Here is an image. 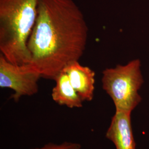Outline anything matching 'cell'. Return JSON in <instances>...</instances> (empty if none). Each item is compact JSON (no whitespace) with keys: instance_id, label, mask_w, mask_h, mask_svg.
Returning a JSON list of instances; mask_svg holds the SVG:
<instances>
[{"instance_id":"cell-1","label":"cell","mask_w":149,"mask_h":149,"mask_svg":"<svg viewBox=\"0 0 149 149\" xmlns=\"http://www.w3.org/2000/svg\"><path fill=\"white\" fill-rule=\"evenodd\" d=\"M88 28L73 0H39L37 17L29 37V64L42 77L54 80L85 51Z\"/></svg>"},{"instance_id":"cell-4","label":"cell","mask_w":149,"mask_h":149,"mask_svg":"<svg viewBox=\"0 0 149 149\" xmlns=\"http://www.w3.org/2000/svg\"><path fill=\"white\" fill-rule=\"evenodd\" d=\"M41 77L40 72L30 64H12L0 54V87L13 91L11 98L15 101H18L22 97L37 93Z\"/></svg>"},{"instance_id":"cell-5","label":"cell","mask_w":149,"mask_h":149,"mask_svg":"<svg viewBox=\"0 0 149 149\" xmlns=\"http://www.w3.org/2000/svg\"><path fill=\"white\" fill-rule=\"evenodd\" d=\"M132 113L116 111L106 134L116 149H136L132 125Z\"/></svg>"},{"instance_id":"cell-3","label":"cell","mask_w":149,"mask_h":149,"mask_svg":"<svg viewBox=\"0 0 149 149\" xmlns=\"http://www.w3.org/2000/svg\"><path fill=\"white\" fill-rule=\"evenodd\" d=\"M141 65L139 59H134L103 71L102 87L111 98L116 111L132 113L141 101L139 91L144 81Z\"/></svg>"},{"instance_id":"cell-2","label":"cell","mask_w":149,"mask_h":149,"mask_svg":"<svg viewBox=\"0 0 149 149\" xmlns=\"http://www.w3.org/2000/svg\"><path fill=\"white\" fill-rule=\"evenodd\" d=\"M39 0H0V52L18 65L29 64L27 43L37 17Z\"/></svg>"},{"instance_id":"cell-6","label":"cell","mask_w":149,"mask_h":149,"mask_svg":"<svg viewBox=\"0 0 149 149\" xmlns=\"http://www.w3.org/2000/svg\"><path fill=\"white\" fill-rule=\"evenodd\" d=\"M70 81L83 101H91L94 97L95 72L79 61L67 65L64 70Z\"/></svg>"},{"instance_id":"cell-7","label":"cell","mask_w":149,"mask_h":149,"mask_svg":"<svg viewBox=\"0 0 149 149\" xmlns=\"http://www.w3.org/2000/svg\"><path fill=\"white\" fill-rule=\"evenodd\" d=\"M56 84L52 92L54 102L70 108H81L83 101L74 90L67 74L63 70L54 79Z\"/></svg>"},{"instance_id":"cell-8","label":"cell","mask_w":149,"mask_h":149,"mask_svg":"<svg viewBox=\"0 0 149 149\" xmlns=\"http://www.w3.org/2000/svg\"><path fill=\"white\" fill-rule=\"evenodd\" d=\"M81 144L72 142H64L61 144L49 143L41 148L31 149H81Z\"/></svg>"}]
</instances>
